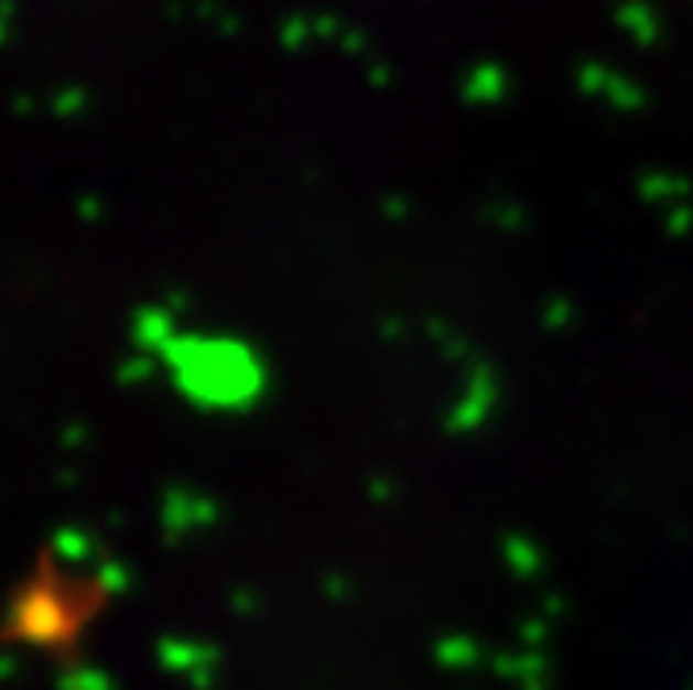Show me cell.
Segmentation results:
<instances>
[{
	"mask_svg": "<svg viewBox=\"0 0 693 690\" xmlns=\"http://www.w3.org/2000/svg\"><path fill=\"white\" fill-rule=\"evenodd\" d=\"M96 603L79 570H37L25 574L9 600V640L25 649H63L88 633Z\"/></svg>",
	"mask_w": 693,
	"mask_h": 690,
	"instance_id": "6da1fadb",
	"label": "cell"
},
{
	"mask_svg": "<svg viewBox=\"0 0 693 690\" xmlns=\"http://www.w3.org/2000/svg\"><path fill=\"white\" fill-rule=\"evenodd\" d=\"M577 84H582V91H603V96H610L622 109H640L643 105L640 84H631L627 75L610 72L603 63H582V67H577Z\"/></svg>",
	"mask_w": 693,
	"mask_h": 690,
	"instance_id": "7a4b0ae2",
	"label": "cell"
},
{
	"mask_svg": "<svg viewBox=\"0 0 693 690\" xmlns=\"http://www.w3.org/2000/svg\"><path fill=\"white\" fill-rule=\"evenodd\" d=\"M615 25H619L622 34L631 37L640 51L657 46L660 37H664V21H660V13L648 0H622L619 9H615Z\"/></svg>",
	"mask_w": 693,
	"mask_h": 690,
	"instance_id": "3957f363",
	"label": "cell"
}]
</instances>
